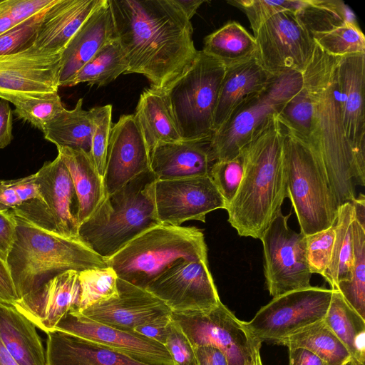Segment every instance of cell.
<instances>
[{"instance_id":"680465c9","label":"cell","mask_w":365,"mask_h":365,"mask_svg":"<svg viewBox=\"0 0 365 365\" xmlns=\"http://www.w3.org/2000/svg\"><path fill=\"white\" fill-rule=\"evenodd\" d=\"M354 209V219L365 226V196L360 193L359 197L351 202Z\"/></svg>"},{"instance_id":"836d02e7","label":"cell","mask_w":365,"mask_h":365,"mask_svg":"<svg viewBox=\"0 0 365 365\" xmlns=\"http://www.w3.org/2000/svg\"><path fill=\"white\" fill-rule=\"evenodd\" d=\"M290 348H302L314 354L327 365H344L353 359L324 320L307 326L273 342Z\"/></svg>"},{"instance_id":"d6a6232c","label":"cell","mask_w":365,"mask_h":365,"mask_svg":"<svg viewBox=\"0 0 365 365\" xmlns=\"http://www.w3.org/2000/svg\"><path fill=\"white\" fill-rule=\"evenodd\" d=\"M323 320L351 357L364 365L365 319L348 304L336 289H332L331 302Z\"/></svg>"},{"instance_id":"f35d334b","label":"cell","mask_w":365,"mask_h":365,"mask_svg":"<svg viewBox=\"0 0 365 365\" xmlns=\"http://www.w3.org/2000/svg\"><path fill=\"white\" fill-rule=\"evenodd\" d=\"M308 30L323 31L347 20H356L354 14L341 1L307 0L296 13Z\"/></svg>"},{"instance_id":"e575fe53","label":"cell","mask_w":365,"mask_h":365,"mask_svg":"<svg viewBox=\"0 0 365 365\" xmlns=\"http://www.w3.org/2000/svg\"><path fill=\"white\" fill-rule=\"evenodd\" d=\"M354 219L351 203L346 202L338 207L331 257L323 276L332 289H336L339 282L351 277L354 260L351 236Z\"/></svg>"},{"instance_id":"f5cc1de1","label":"cell","mask_w":365,"mask_h":365,"mask_svg":"<svg viewBox=\"0 0 365 365\" xmlns=\"http://www.w3.org/2000/svg\"><path fill=\"white\" fill-rule=\"evenodd\" d=\"M194 350L197 365H229L223 352L215 346H201Z\"/></svg>"},{"instance_id":"ba28073f","label":"cell","mask_w":365,"mask_h":365,"mask_svg":"<svg viewBox=\"0 0 365 365\" xmlns=\"http://www.w3.org/2000/svg\"><path fill=\"white\" fill-rule=\"evenodd\" d=\"M225 66L202 51L165 90L182 140L210 139Z\"/></svg>"},{"instance_id":"4fadbf2b","label":"cell","mask_w":365,"mask_h":365,"mask_svg":"<svg viewBox=\"0 0 365 365\" xmlns=\"http://www.w3.org/2000/svg\"><path fill=\"white\" fill-rule=\"evenodd\" d=\"M253 36L256 41L255 57L274 77L287 72L302 73L315 46L310 31L292 11L273 16Z\"/></svg>"},{"instance_id":"d6986e66","label":"cell","mask_w":365,"mask_h":365,"mask_svg":"<svg viewBox=\"0 0 365 365\" xmlns=\"http://www.w3.org/2000/svg\"><path fill=\"white\" fill-rule=\"evenodd\" d=\"M149 168V149L134 114L120 115L110 130L103 177L106 196Z\"/></svg>"},{"instance_id":"ee69618b","label":"cell","mask_w":365,"mask_h":365,"mask_svg":"<svg viewBox=\"0 0 365 365\" xmlns=\"http://www.w3.org/2000/svg\"><path fill=\"white\" fill-rule=\"evenodd\" d=\"M244 169L245 160L242 152L232 159L215 161L210 168L209 175L227 206L237 192Z\"/></svg>"},{"instance_id":"d4e9b609","label":"cell","mask_w":365,"mask_h":365,"mask_svg":"<svg viewBox=\"0 0 365 365\" xmlns=\"http://www.w3.org/2000/svg\"><path fill=\"white\" fill-rule=\"evenodd\" d=\"M210 140H181L157 145L150 153V168L157 180H177L210 174Z\"/></svg>"},{"instance_id":"816d5d0a","label":"cell","mask_w":365,"mask_h":365,"mask_svg":"<svg viewBox=\"0 0 365 365\" xmlns=\"http://www.w3.org/2000/svg\"><path fill=\"white\" fill-rule=\"evenodd\" d=\"M13 111L8 101H0V149L6 148L13 139L12 135Z\"/></svg>"},{"instance_id":"bcb514c9","label":"cell","mask_w":365,"mask_h":365,"mask_svg":"<svg viewBox=\"0 0 365 365\" xmlns=\"http://www.w3.org/2000/svg\"><path fill=\"white\" fill-rule=\"evenodd\" d=\"M43 12L17 24L0 35V56L20 53L35 45Z\"/></svg>"},{"instance_id":"6da1fadb","label":"cell","mask_w":365,"mask_h":365,"mask_svg":"<svg viewBox=\"0 0 365 365\" xmlns=\"http://www.w3.org/2000/svg\"><path fill=\"white\" fill-rule=\"evenodd\" d=\"M125 73L145 76L165 89L192 64L198 51L192 26L175 0H108Z\"/></svg>"},{"instance_id":"83f0119b","label":"cell","mask_w":365,"mask_h":365,"mask_svg":"<svg viewBox=\"0 0 365 365\" xmlns=\"http://www.w3.org/2000/svg\"><path fill=\"white\" fill-rule=\"evenodd\" d=\"M0 340L18 365H46L36 326L11 304L0 302Z\"/></svg>"},{"instance_id":"3957f363","label":"cell","mask_w":365,"mask_h":365,"mask_svg":"<svg viewBox=\"0 0 365 365\" xmlns=\"http://www.w3.org/2000/svg\"><path fill=\"white\" fill-rule=\"evenodd\" d=\"M284 128L274 115L241 150L243 178L226 210L242 237L260 239L287 197Z\"/></svg>"},{"instance_id":"f907efd6","label":"cell","mask_w":365,"mask_h":365,"mask_svg":"<svg viewBox=\"0 0 365 365\" xmlns=\"http://www.w3.org/2000/svg\"><path fill=\"white\" fill-rule=\"evenodd\" d=\"M170 315L138 326L134 328L133 332L156 341L165 346L170 331Z\"/></svg>"},{"instance_id":"ffe728a7","label":"cell","mask_w":365,"mask_h":365,"mask_svg":"<svg viewBox=\"0 0 365 365\" xmlns=\"http://www.w3.org/2000/svg\"><path fill=\"white\" fill-rule=\"evenodd\" d=\"M117 285V297L78 312L98 322L129 332H133L138 326L171 314V309L148 290L118 277Z\"/></svg>"},{"instance_id":"681fc988","label":"cell","mask_w":365,"mask_h":365,"mask_svg":"<svg viewBox=\"0 0 365 365\" xmlns=\"http://www.w3.org/2000/svg\"><path fill=\"white\" fill-rule=\"evenodd\" d=\"M16 221L12 212L0 211V259L6 264L16 238Z\"/></svg>"},{"instance_id":"8992f818","label":"cell","mask_w":365,"mask_h":365,"mask_svg":"<svg viewBox=\"0 0 365 365\" xmlns=\"http://www.w3.org/2000/svg\"><path fill=\"white\" fill-rule=\"evenodd\" d=\"M183 259H207L203 232L195 227L160 224L136 237L106 261L119 279L145 289Z\"/></svg>"},{"instance_id":"d590c367","label":"cell","mask_w":365,"mask_h":365,"mask_svg":"<svg viewBox=\"0 0 365 365\" xmlns=\"http://www.w3.org/2000/svg\"><path fill=\"white\" fill-rule=\"evenodd\" d=\"M128 69V62L118 38L106 42L79 70L69 86L81 83L106 86Z\"/></svg>"},{"instance_id":"9f6ffc18","label":"cell","mask_w":365,"mask_h":365,"mask_svg":"<svg viewBox=\"0 0 365 365\" xmlns=\"http://www.w3.org/2000/svg\"><path fill=\"white\" fill-rule=\"evenodd\" d=\"M14 0L0 1V35L19 24L14 16Z\"/></svg>"},{"instance_id":"60d3db41","label":"cell","mask_w":365,"mask_h":365,"mask_svg":"<svg viewBox=\"0 0 365 365\" xmlns=\"http://www.w3.org/2000/svg\"><path fill=\"white\" fill-rule=\"evenodd\" d=\"M227 3L245 13L255 34L264 22L279 13H297L304 6L306 0H232Z\"/></svg>"},{"instance_id":"4316f807","label":"cell","mask_w":365,"mask_h":365,"mask_svg":"<svg viewBox=\"0 0 365 365\" xmlns=\"http://www.w3.org/2000/svg\"><path fill=\"white\" fill-rule=\"evenodd\" d=\"M274 78L262 68L255 57L226 68L214 114L213 133L226 123L240 103L263 90Z\"/></svg>"},{"instance_id":"91938a15","label":"cell","mask_w":365,"mask_h":365,"mask_svg":"<svg viewBox=\"0 0 365 365\" xmlns=\"http://www.w3.org/2000/svg\"><path fill=\"white\" fill-rule=\"evenodd\" d=\"M0 365H18L0 340Z\"/></svg>"},{"instance_id":"7402d4cb","label":"cell","mask_w":365,"mask_h":365,"mask_svg":"<svg viewBox=\"0 0 365 365\" xmlns=\"http://www.w3.org/2000/svg\"><path fill=\"white\" fill-rule=\"evenodd\" d=\"M78 272L76 270L62 272L12 304L36 328L46 334L51 332L66 314L79 311Z\"/></svg>"},{"instance_id":"cb8c5ba5","label":"cell","mask_w":365,"mask_h":365,"mask_svg":"<svg viewBox=\"0 0 365 365\" xmlns=\"http://www.w3.org/2000/svg\"><path fill=\"white\" fill-rule=\"evenodd\" d=\"M46 334V365H155L66 332L53 331Z\"/></svg>"},{"instance_id":"6125c7cd","label":"cell","mask_w":365,"mask_h":365,"mask_svg":"<svg viewBox=\"0 0 365 365\" xmlns=\"http://www.w3.org/2000/svg\"><path fill=\"white\" fill-rule=\"evenodd\" d=\"M344 365H361V364L359 363H358L355 359H351L349 361H348Z\"/></svg>"},{"instance_id":"7bdbcfd3","label":"cell","mask_w":365,"mask_h":365,"mask_svg":"<svg viewBox=\"0 0 365 365\" xmlns=\"http://www.w3.org/2000/svg\"><path fill=\"white\" fill-rule=\"evenodd\" d=\"M93 118V132L90 155L100 175L103 177L107 150L112 128V106L108 104L90 110Z\"/></svg>"},{"instance_id":"30bf717a","label":"cell","mask_w":365,"mask_h":365,"mask_svg":"<svg viewBox=\"0 0 365 365\" xmlns=\"http://www.w3.org/2000/svg\"><path fill=\"white\" fill-rule=\"evenodd\" d=\"M41 200L10 210L32 224L60 236L78 239L79 202L70 173L59 155L35 173Z\"/></svg>"},{"instance_id":"f1b7e54d","label":"cell","mask_w":365,"mask_h":365,"mask_svg":"<svg viewBox=\"0 0 365 365\" xmlns=\"http://www.w3.org/2000/svg\"><path fill=\"white\" fill-rule=\"evenodd\" d=\"M150 151L182 140L164 89L151 86L140 95L134 113Z\"/></svg>"},{"instance_id":"94428289","label":"cell","mask_w":365,"mask_h":365,"mask_svg":"<svg viewBox=\"0 0 365 365\" xmlns=\"http://www.w3.org/2000/svg\"><path fill=\"white\" fill-rule=\"evenodd\" d=\"M261 345L262 344H259L255 348L251 356L245 365H263L260 355Z\"/></svg>"},{"instance_id":"603a6c76","label":"cell","mask_w":365,"mask_h":365,"mask_svg":"<svg viewBox=\"0 0 365 365\" xmlns=\"http://www.w3.org/2000/svg\"><path fill=\"white\" fill-rule=\"evenodd\" d=\"M108 0L84 21L61 52L59 87L69 86L79 70L109 40L115 38Z\"/></svg>"},{"instance_id":"11a10c76","label":"cell","mask_w":365,"mask_h":365,"mask_svg":"<svg viewBox=\"0 0 365 365\" xmlns=\"http://www.w3.org/2000/svg\"><path fill=\"white\" fill-rule=\"evenodd\" d=\"M289 365H327L314 354L302 348L289 349Z\"/></svg>"},{"instance_id":"484cf974","label":"cell","mask_w":365,"mask_h":365,"mask_svg":"<svg viewBox=\"0 0 365 365\" xmlns=\"http://www.w3.org/2000/svg\"><path fill=\"white\" fill-rule=\"evenodd\" d=\"M106 0H56L43 14L35 46L61 53L88 17Z\"/></svg>"},{"instance_id":"5bb4252c","label":"cell","mask_w":365,"mask_h":365,"mask_svg":"<svg viewBox=\"0 0 365 365\" xmlns=\"http://www.w3.org/2000/svg\"><path fill=\"white\" fill-rule=\"evenodd\" d=\"M170 317L193 349L215 346L223 352L229 365H245L255 348L262 344L222 302L207 311L172 312Z\"/></svg>"},{"instance_id":"9a60e30c","label":"cell","mask_w":365,"mask_h":365,"mask_svg":"<svg viewBox=\"0 0 365 365\" xmlns=\"http://www.w3.org/2000/svg\"><path fill=\"white\" fill-rule=\"evenodd\" d=\"M61 53L34 45L20 53L0 56V98L14 105L57 93Z\"/></svg>"},{"instance_id":"c3c4849f","label":"cell","mask_w":365,"mask_h":365,"mask_svg":"<svg viewBox=\"0 0 365 365\" xmlns=\"http://www.w3.org/2000/svg\"><path fill=\"white\" fill-rule=\"evenodd\" d=\"M165 346L171 356L173 365H197L192 346L179 325L172 318Z\"/></svg>"},{"instance_id":"f546056e","label":"cell","mask_w":365,"mask_h":365,"mask_svg":"<svg viewBox=\"0 0 365 365\" xmlns=\"http://www.w3.org/2000/svg\"><path fill=\"white\" fill-rule=\"evenodd\" d=\"M58 155L65 163L79 202L78 222L81 225L106 198L103 178L90 155L82 150L57 148Z\"/></svg>"},{"instance_id":"44dd1931","label":"cell","mask_w":365,"mask_h":365,"mask_svg":"<svg viewBox=\"0 0 365 365\" xmlns=\"http://www.w3.org/2000/svg\"><path fill=\"white\" fill-rule=\"evenodd\" d=\"M53 331L96 341L148 364L173 365L171 356L163 344L135 332L120 330L98 322L78 312L66 314Z\"/></svg>"},{"instance_id":"277c9868","label":"cell","mask_w":365,"mask_h":365,"mask_svg":"<svg viewBox=\"0 0 365 365\" xmlns=\"http://www.w3.org/2000/svg\"><path fill=\"white\" fill-rule=\"evenodd\" d=\"M13 215L17 224L16 238L6 265L18 299L66 271L108 266L106 259L79 239L60 236Z\"/></svg>"},{"instance_id":"7dc6e473","label":"cell","mask_w":365,"mask_h":365,"mask_svg":"<svg viewBox=\"0 0 365 365\" xmlns=\"http://www.w3.org/2000/svg\"><path fill=\"white\" fill-rule=\"evenodd\" d=\"M41 200L36 175L14 180H0V211H9L32 200Z\"/></svg>"},{"instance_id":"8fae6325","label":"cell","mask_w":365,"mask_h":365,"mask_svg":"<svg viewBox=\"0 0 365 365\" xmlns=\"http://www.w3.org/2000/svg\"><path fill=\"white\" fill-rule=\"evenodd\" d=\"M291 215H284L279 210L260 237L265 284L273 297L311 287L305 235L289 227Z\"/></svg>"},{"instance_id":"8d00e7d4","label":"cell","mask_w":365,"mask_h":365,"mask_svg":"<svg viewBox=\"0 0 365 365\" xmlns=\"http://www.w3.org/2000/svg\"><path fill=\"white\" fill-rule=\"evenodd\" d=\"M351 236L354 260L351 277L339 282L334 289L365 319V226L355 219L352 222Z\"/></svg>"},{"instance_id":"6f0895ef","label":"cell","mask_w":365,"mask_h":365,"mask_svg":"<svg viewBox=\"0 0 365 365\" xmlns=\"http://www.w3.org/2000/svg\"><path fill=\"white\" fill-rule=\"evenodd\" d=\"M187 18L191 21L198 8L205 3V0H175Z\"/></svg>"},{"instance_id":"ab89813d","label":"cell","mask_w":365,"mask_h":365,"mask_svg":"<svg viewBox=\"0 0 365 365\" xmlns=\"http://www.w3.org/2000/svg\"><path fill=\"white\" fill-rule=\"evenodd\" d=\"M81 286L79 311L118 294L115 271L109 266L91 268L78 272Z\"/></svg>"},{"instance_id":"b9f144b4","label":"cell","mask_w":365,"mask_h":365,"mask_svg":"<svg viewBox=\"0 0 365 365\" xmlns=\"http://www.w3.org/2000/svg\"><path fill=\"white\" fill-rule=\"evenodd\" d=\"M14 106L13 113L19 119L29 123L42 132L46 124L65 108L58 92L19 101Z\"/></svg>"},{"instance_id":"7a4b0ae2","label":"cell","mask_w":365,"mask_h":365,"mask_svg":"<svg viewBox=\"0 0 365 365\" xmlns=\"http://www.w3.org/2000/svg\"><path fill=\"white\" fill-rule=\"evenodd\" d=\"M338 58L315 44L302 73V86L310 97L312 111L307 133L301 137L314 150L339 207L356 198L358 177L353 151L342 125L336 83Z\"/></svg>"},{"instance_id":"52a82bcc","label":"cell","mask_w":365,"mask_h":365,"mask_svg":"<svg viewBox=\"0 0 365 365\" xmlns=\"http://www.w3.org/2000/svg\"><path fill=\"white\" fill-rule=\"evenodd\" d=\"M282 124L287 197L289 198L297 217L300 232L312 235L335 224L338 207L323 168L311 145Z\"/></svg>"},{"instance_id":"1f68e13d","label":"cell","mask_w":365,"mask_h":365,"mask_svg":"<svg viewBox=\"0 0 365 365\" xmlns=\"http://www.w3.org/2000/svg\"><path fill=\"white\" fill-rule=\"evenodd\" d=\"M202 51L229 68L253 58L256 41L240 23L230 21L205 37Z\"/></svg>"},{"instance_id":"4dcf8cb0","label":"cell","mask_w":365,"mask_h":365,"mask_svg":"<svg viewBox=\"0 0 365 365\" xmlns=\"http://www.w3.org/2000/svg\"><path fill=\"white\" fill-rule=\"evenodd\" d=\"M83 101L80 98L73 109L64 108L58 113L43 133L44 138L57 148L82 150L90 155L93 118L90 110L83 109Z\"/></svg>"},{"instance_id":"e0dca14e","label":"cell","mask_w":365,"mask_h":365,"mask_svg":"<svg viewBox=\"0 0 365 365\" xmlns=\"http://www.w3.org/2000/svg\"><path fill=\"white\" fill-rule=\"evenodd\" d=\"M154 200L160 222L174 226L189 220L205 222L207 214L227 206L209 175L156 180Z\"/></svg>"},{"instance_id":"2e32d148","label":"cell","mask_w":365,"mask_h":365,"mask_svg":"<svg viewBox=\"0 0 365 365\" xmlns=\"http://www.w3.org/2000/svg\"><path fill=\"white\" fill-rule=\"evenodd\" d=\"M145 289L173 312L207 311L221 302L207 259L179 260Z\"/></svg>"},{"instance_id":"5b68a950","label":"cell","mask_w":365,"mask_h":365,"mask_svg":"<svg viewBox=\"0 0 365 365\" xmlns=\"http://www.w3.org/2000/svg\"><path fill=\"white\" fill-rule=\"evenodd\" d=\"M157 180L150 168L104 200L78 228V239L108 259L145 231L160 225L154 200Z\"/></svg>"},{"instance_id":"74e56055","label":"cell","mask_w":365,"mask_h":365,"mask_svg":"<svg viewBox=\"0 0 365 365\" xmlns=\"http://www.w3.org/2000/svg\"><path fill=\"white\" fill-rule=\"evenodd\" d=\"M311 34L315 44L331 56L365 53V37L356 20H347Z\"/></svg>"},{"instance_id":"9c48e42d","label":"cell","mask_w":365,"mask_h":365,"mask_svg":"<svg viewBox=\"0 0 365 365\" xmlns=\"http://www.w3.org/2000/svg\"><path fill=\"white\" fill-rule=\"evenodd\" d=\"M302 86V73L287 72L275 77L263 90L245 99L212 134L210 140L212 160H230L239 155Z\"/></svg>"},{"instance_id":"ac0fdd59","label":"cell","mask_w":365,"mask_h":365,"mask_svg":"<svg viewBox=\"0 0 365 365\" xmlns=\"http://www.w3.org/2000/svg\"><path fill=\"white\" fill-rule=\"evenodd\" d=\"M336 83L342 125L351 148L358 185H365V53L339 57Z\"/></svg>"},{"instance_id":"db71d44e","label":"cell","mask_w":365,"mask_h":365,"mask_svg":"<svg viewBox=\"0 0 365 365\" xmlns=\"http://www.w3.org/2000/svg\"><path fill=\"white\" fill-rule=\"evenodd\" d=\"M18 299L9 268L0 259V302L14 304Z\"/></svg>"},{"instance_id":"f6af8a7d","label":"cell","mask_w":365,"mask_h":365,"mask_svg":"<svg viewBox=\"0 0 365 365\" xmlns=\"http://www.w3.org/2000/svg\"><path fill=\"white\" fill-rule=\"evenodd\" d=\"M335 224L322 231L305 235V255L312 274L322 277L329 267L335 237Z\"/></svg>"},{"instance_id":"7c38bea8","label":"cell","mask_w":365,"mask_h":365,"mask_svg":"<svg viewBox=\"0 0 365 365\" xmlns=\"http://www.w3.org/2000/svg\"><path fill=\"white\" fill-rule=\"evenodd\" d=\"M332 289L309 287L273 297L249 322H244L261 342H274L312 324L323 320Z\"/></svg>"}]
</instances>
